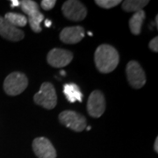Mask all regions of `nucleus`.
<instances>
[{"label": "nucleus", "mask_w": 158, "mask_h": 158, "mask_svg": "<svg viewBox=\"0 0 158 158\" xmlns=\"http://www.w3.org/2000/svg\"><path fill=\"white\" fill-rule=\"evenodd\" d=\"M94 61L99 72L107 74L117 68L119 62V56L118 51L113 46L102 44L97 48Z\"/></svg>", "instance_id": "obj_1"}, {"label": "nucleus", "mask_w": 158, "mask_h": 158, "mask_svg": "<svg viewBox=\"0 0 158 158\" xmlns=\"http://www.w3.org/2000/svg\"><path fill=\"white\" fill-rule=\"evenodd\" d=\"M34 100L36 105H39L48 110H51L56 106L57 96L56 89L51 83H43L40 90L35 93Z\"/></svg>", "instance_id": "obj_2"}, {"label": "nucleus", "mask_w": 158, "mask_h": 158, "mask_svg": "<svg viewBox=\"0 0 158 158\" xmlns=\"http://www.w3.org/2000/svg\"><path fill=\"white\" fill-rule=\"evenodd\" d=\"M28 86V79L25 74L12 72L9 74L4 82V90L7 95L17 96L21 94Z\"/></svg>", "instance_id": "obj_3"}, {"label": "nucleus", "mask_w": 158, "mask_h": 158, "mask_svg": "<svg viewBox=\"0 0 158 158\" xmlns=\"http://www.w3.org/2000/svg\"><path fill=\"white\" fill-rule=\"evenodd\" d=\"M127 81L134 89H141L146 84V76L140 63L136 61H130L126 69Z\"/></svg>", "instance_id": "obj_4"}, {"label": "nucleus", "mask_w": 158, "mask_h": 158, "mask_svg": "<svg viewBox=\"0 0 158 158\" xmlns=\"http://www.w3.org/2000/svg\"><path fill=\"white\" fill-rule=\"evenodd\" d=\"M59 120L62 125L75 132H82L86 127V118L74 111H63L59 114Z\"/></svg>", "instance_id": "obj_5"}, {"label": "nucleus", "mask_w": 158, "mask_h": 158, "mask_svg": "<svg viewBox=\"0 0 158 158\" xmlns=\"http://www.w3.org/2000/svg\"><path fill=\"white\" fill-rule=\"evenodd\" d=\"M62 11L64 17L72 21H82L87 15V10L80 1L68 0L62 7Z\"/></svg>", "instance_id": "obj_6"}, {"label": "nucleus", "mask_w": 158, "mask_h": 158, "mask_svg": "<svg viewBox=\"0 0 158 158\" xmlns=\"http://www.w3.org/2000/svg\"><path fill=\"white\" fill-rule=\"evenodd\" d=\"M106 110V99L100 90H94L90 93L87 101V111L90 116L99 118Z\"/></svg>", "instance_id": "obj_7"}, {"label": "nucleus", "mask_w": 158, "mask_h": 158, "mask_svg": "<svg viewBox=\"0 0 158 158\" xmlns=\"http://www.w3.org/2000/svg\"><path fill=\"white\" fill-rule=\"evenodd\" d=\"M73 59V54L70 51L62 48H53L48 54V63L55 68H62L69 65Z\"/></svg>", "instance_id": "obj_8"}, {"label": "nucleus", "mask_w": 158, "mask_h": 158, "mask_svg": "<svg viewBox=\"0 0 158 158\" xmlns=\"http://www.w3.org/2000/svg\"><path fill=\"white\" fill-rule=\"evenodd\" d=\"M33 149L38 158H56V148L45 137L35 138L33 141Z\"/></svg>", "instance_id": "obj_9"}, {"label": "nucleus", "mask_w": 158, "mask_h": 158, "mask_svg": "<svg viewBox=\"0 0 158 158\" xmlns=\"http://www.w3.org/2000/svg\"><path fill=\"white\" fill-rule=\"evenodd\" d=\"M0 36L11 41H19L24 39V32L7 22L5 18L0 16Z\"/></svg>", "instance_id": "obj_10"}, {"label": "nucleus", "mask_w": 158, "mask_h": 158, "mask_svg": "<svg viewBox=\"0 0 158 158\" xmlns=\"http://www.w3.org/2000/svg\"><path fill=\"white\" fill-rule=\"evenodd\" d=\"M85 37V29L83 27H68L62 30L60 39L66 44H77Z\"/></svg>", "instance_id": "obj_11"}, {"label": "nucleus", "mask_w": 158, "mask_h": 158, "mask_svg": "<svg viewBox=\"0 0 158 158\" xmlns=\"http://www.w3.org/2000/svg\"><path fill=\"white\" fill-rule=\"evenodd\" d=\"M63 93L68 99L69 102L74 103V102H82L83 100V94L80 90L77 85L76 84H66L63 86Z\"/></svg>", "instance_id": "obj_12"}, {"label": "nucleus", "mask_w": 158, "mask_h": 158, "mask_svg": "<svg viewBox=\"0 0 158 158\" xmlns=\"http://www.w3.org/2000/svg\"><path fill=\"white\" fill-rule=\"evenodd\" d=\"M146 14L143 10L136 11L134 13V15L131 17L129 20V27L131 33L135 35H139L141 34L142 23L145 19Z\"/></svg>", "instance_id": "obj_13"}, {"label": "nucleus", "mask_w": 158, "mask_h": 158, "mask_svg": "<svg viewBox=\"0 0 158 158\" xmlns=\"http://www.w3.org/2000/svg\"><path fill=\"white\" fill-rule=\"evenodd\" d=\"M5 19L15 27H23L27 24V18L17 12H7L5 16Z\"/></svg>", "instance_id": "obj_14"}, {"label": "nucleus", "mask_w": 158, "mask_h": 158, "mask_svg": "<svg viewBox=\"0 0 158 158\" xmlns=\"http://www.w3.org/2000/svg\"><path fill=\"white\" fill-rule=\"evenodd\" d=\"M148 4V0H127L122 4V9L127 12H136L142 10Z\"/></svg>", "instance_id": "obj_15"}, {"label": "nucleus", "mask_w": 158, "mask_h": 158, "mask_svg": "<svg viewBox=\"0 0 158 158\" xmlns=\"http://www.w3.org/2000/svg\"><path fill=\"white\" fill-rule=\"evenodd\" d=\"M44 19V15L40 11H37L28 15L27 22L29 23V26L31 29L34 31V33H40L41 32V27H40V23Z\"/></svg>", "instance_id": "obj_16"}, {"label": "nucleus", "mask_w": 158, "mask_h": 158, "mask_svg": "<svg viewBox=\"0 0 158 158\" xmlns=\"http://www.w3.org/2000/svg\"><path fill=\"white\" fill-rule=\"evenodd\" d=\"M19 6L21 7L22 10L27 15H30L35 11H40L39 6L36 2L32 0H22L19 1Z\"/></svg>", "instance_id": "obj_17"}, {"label": "nucleus", "mask_w": 158, "mask_h": 158, "mask_svg": "<svg viewBox=\"0 0 158 158\" xmlns=\"http://www.w3.org/2000/svg\"><path fill=\"white\" fill-rule=\"evenodd\" d=\"M97 5L105 9H110L117 6L118 4L121 3L120 0H96L95 1Z\"/></svg>", "instance_id": "obj_18"}, {"label": "nucleus", "mask_w": 158, "mask_h": 158, "mask_svg": "<svg viewBox=\"0 0 158 158\" xmlns=\"http://www.w3.org/2000/svg\"><path fill=\"white\" fill-rule=\"evenodd\" d=\"M40 4H41V7L43 10L48 11V10H51L55 7L56 4V0H42Z\"/></svg>", "instance_id": "obj_19"}, {"label": "nucleus", "mask_w": 158, "mask_h": 158, "mask_svg": "<svg viewBox=\"0 0 158 158\" xmlns=\"http://www.w3.org/2000/svg\"><path fill=\"white\" fill-rule=\"evenodd\" d=\"M149 48L153 51V52H158V37H155L154 39H152L149 41V44H148Z\"/></svg>", "instance_id": "obj_20"}, {"label": "nucleus", "mask_w": 158, "mask_h": 158, "mask_svg": "<svg viewBox=\"0 0 158 158\" xmlns=\"http://www.w3.org/2000/svg\"><path fill=\"white\" fill-rule=\"evenodd\" d=\"M11 2V7H17V6H19V1H17V0H12Z\"/></svg>", "instance_id": "obj_21"}, {"label": "nucleus", "mask_w": 158, "mask_h": 158, "mask_svg": "<svg viewBox=\"0 0 158 158\" xmlns=\"http://www.w3.org/2000/svg\"><path fill=\"white\" fill-rule=\"evenodd\" d=\"M154 149L156 153H158V138L156 139V141H155V145H154Z\"/></svg>", "instance_id": "obj_22"}, {"label": "nucleus", "mask_w": 158, "mask_h": 158, "mask_svg": "<svg viewBox=\"0 0 158 158\" xmlns=\"http://www.w3.org/2000/svg\"><path fill=\"white\" fill-rule=\"evenodd\" d=\"M45 25L47 27H50L51 26V21L50 20H48V19H47L45 21Z\"/></svg>", "instance_id": "obj_23"}, {"label": "nucleus", "mask_w": 158, "mask_h": 158, "mask_svg": "<svg viewBox=\"0 0 158 158\" xmlns=\"http://www.w3.org/2000/svg\"><path fill=\"white\" fill-rule=\"evenodd\" d=\"M157 19H158V16H156V27H157Z\"/></svg>", "instance_id": "obj_24"}, {"label": "nucleus", "mask_w": 158, "mask_h": 158, "mask_svg": "<svg viewBox=\"0 0 158 158\" xmlns=\"http://www.w3.org/2000/svg\"><path fill=\"white\" fill-rule=\"evenodd\" d=\"M61 73H62V75H64V74H65V72H64V71H61Z\"/></svg>", "instance_id": "obj_25"}, {"label": "nucleus", "mask_w": 158, "mask_h": 158, "mask_svg": "<svg viewBox=\"0 0 158 158\" xmlns=\"http://www.w3.org/2000/svg\"><path fill=\"white\" fill-rule=\"evenodd\" d=\"M90 129V127H87V130H88V131H89V130Z\"/></svg>", "instance_id": "obj_26"}]
</instances>
